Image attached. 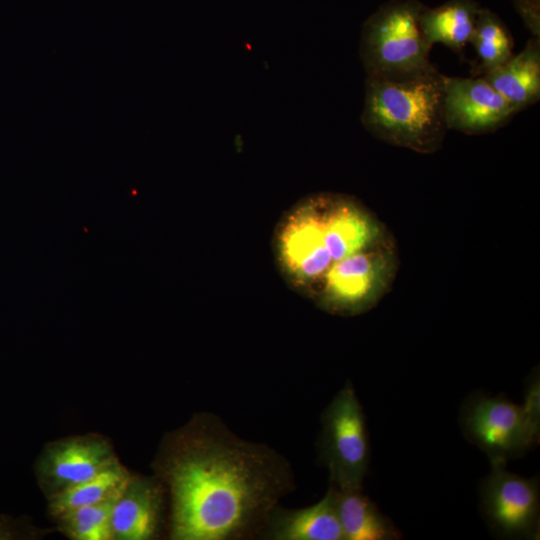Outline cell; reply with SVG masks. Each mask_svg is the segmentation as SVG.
I'll return each mask as SVG.
<instances>
[{"label":"cell","mask_w":540,"mask_h":540,"mask_svg":"<svg viewBox=\"0 0 540 540\" xmlns=\"http://www.w3.org/2000/svg\"><path fill=\"white\" fill-rule=\"evenodd\" d=\"M512 3L532 37L540 38V0H512Z\"/></svg>","instance_id":"ffe728a7"},{"label":"cell","mask_w":540,"mask_h":540,"mask_svg":"<svg viewBox=\"0 0 540 540\" xmlns=\"http://www.w3.org/2000/svg\"><path fill=\"white\" fill-rule=\"evenodd\" d=\"M470 43L473 44L478 64L472 76H481L500 66L513 55V37L503 20L493 11L480 8Z\"/></svg>","instance_id":"e0dca14e"},{"label":"cell","mask_w":540,"mask_h":540,"mask_svg":"<svg viewBox=\"0 0 540 540\" xmlns=\"http://www.w3.org/2000/svg\"><path fill=\"white\" fill-rule=\"evenodd\" d=\"M443 108L447 129L469 135L494 132L517 113L482 76L444 75Z\"/></svg>","instance_id":"9c48e42d"},{"label":"cell","mask_w":540,"mask_h":540,"mask_svg":"<svg viewBox=\"0 0 540 540\" xmlns=\"http://www.w3.org/2000/svg\"><path fill=\"white\" fill-rule=\"evenodd\" d=\"M153 469L170 499L173 540L260 538L272 510L296 487L283 455L240 438L210 412L167 433Z\"/></svg>","instance_id":"6da1fadb"},{"label":"cell","mask_w":540,"mask_h":540,"mask_svg":"<svg viewBox=\"0 0 540 540\" xmlns=\"http://www.w3.org/2000/svg\"><path fill=\"white\" fill-rule=\"evenodd\" d=\"M334 487V486H333ZM335 490V503L344 540H391L399 531L361 489Z\"/></svg>","instance_id":"9a60e30c"},{"label":"cell","mask_w":540,"mask_h":540,"mask_svg":"<svg viewBox=\"0 0 540 540\" xmlns=\"http://www.w3.org/2000/svg\"><path fill=\"white\" fill-rule=\"evenodd\" d=\"M391 236L386 224L358 198L318 192L281 215L271 249L286 285L311 301L331 270Z\"/></svg>","instance_id":"7a4b0ae2"},{"label":"cell","mask_w":540,"mask_h":540,"mask_svg":"<svg viewBox=\"0 0 540 540\" xmlns=\"http://www.w3.org/2000/svg\"><path fill=\"white\" fill-rule=\"evenodd\" d=\"M166 490L156 477L131 475L111 512L113 539L149 540L158 535Z\"/></svg>","instance_id":"8fae6325"},{"label":"cell","mask_w":540,"mask_h":540,"mask_svg":"<svg viewBox=\"0 0 540 540\" xmlns=\"http://www.w3.org/2000/svg\"><path fill=\"white\" fill-rule=\"evenodd\" d=\"M527 430L536 443L540 434V382L539 375H532L524 393V402L520 405Z\"/></svg>","instance_id":"d6986e66"},{"label":"cell","mask_w":540,"mask_h":540,"mask_svg":"<svg viewBox=\"0 0 540 540\" xmlns=\"http://www.w3.org/2000/svg\"><path fill=\"white\" fill-rule=\"evenodd\" d=\"M271 540H344L338 519L335 490L331 485L317 503L300 509L277 505L270 513L261 537Z\"/></svg>","instance_id":"7c38bea8"},{"label":"cell","mask_w":540,"mask_h":540,"mask_svg":"<svg viewBox=\"0 0 540 540\" xmlns=\"http://www.w3.org/2000/svg\"><path fill=\"white\" fill-rule=\"evenodd\" d=\"M130 476L116 461L96 476L48 497L49 512L57 518L70 510L107 500L121 491Z\"/></svg>","instance_id":"2e32d148"},{"label":"cell","mask_w":540,"mask_h":540,"mask_svg":"<svg viewBox=\"0 0 540 540\" xmlns=\"http://www.w3.org/2000/svg\"><path fill=\"white\" fill-rule=\"evenodd\" d=\"M118 461L109 441L87 435L62 439L43 451L37 475L48 497L88 480Z\"/></svg>","instance_id":"30bf717a"},{"label":"cell","mask_w":540,"mask_h":540,"mask_svg":"<svg viewBox=\"0 0 540 540\" xmlns=\"http://www.w3.org/2000/svg\"><path fill=\"white\" fill-rule=\"evenodd\" d=\"M400 266L394 235L358 252L331 270L311 302L337 316L364 314L391 290Z\"/></svg>","instance_id":"5b68a950"},{"label":"cell","mask_w":540,"mask_h":540,"mask_svg":"<svg viewBox=\"0 0 540 540\" xmlns=\"http://www.w3.org/2000/svg\"><path fill=\"white\" fill-rule=\"evenodd\" d=\"M118 494L102 502L82 506L58 516L59 528L67 537L74 540L113 539L111 512Z\"/></svg>","instance_id":"ac0fdd59"},{"label":"cell","mask_w":540,"mask_h":540,"mask_svg":"<svg viewBox=\"0 0 540 540\" xmlns=\"http://www.w3.org/2000/svg\"><path fill=\"white\" fill-rule=\"evenodd\" d=\"M319 455L329 471L332 486L339 490L362 488L370 447L365 415L350 382L322 414Z\"/></svg>","instance_id":"8992f818"},{"label":"cell","mask_w":540,"mask_h":540,"mask_svg":"<svg viewBox=\"0 0 540 540\" xmlns=\"http://www.w3.org/2000/svg\"><path fill=\"white\" fill-rule=\"evenodd\" d=\"M423 7L418 0H390L366 20L360 56L367 77L405 80L435 68L419 24Z\"/></svg>","instance_id":"277c9868"},{"label":"cell","mask_w":540,"mask_h":540,"mask_svg":"<svg viewBox=\"0 0 540 540\" xmlns=\"http://www.w3.org/2000/svg\"><path fill=\"white\" fill-rule=\"evenodd\" d=\"M482 512L489 526L500 536L536 538L539 535V485L536 478H524L492 465L480 489Z\"/></svg>","instance_id":"ba28073f"},{"label":"cell","mask_w":540,"mask_h":540,"mask_svg":"<svg viewBox=\"0 0 540 540\" xmlns=\"http://www.w3.org/2000/svg\"><path fill=\"white\" fill-rule=\"evenodd\" d=\"M480 4L475 0H449L437 7L424 5L419 24L430 47L443 44L454 53L463 56L470 43Z\"/></svg>","instance_id":"5bb4252c"},{"label":"cell","mask_w":540,"mask_h":540,"mask_svg":"<svg viewBox=\"0 0 540 540\" xmlns=\"http://www.w3.org/2000/svg\"><path fill=\"white\" fill-rule=\"evenodd\" d=\"M517 112L540 99V38L532 37L523 50L481 75Z\"/></svg>","instance_id":"4fadbf2b"},{"label":"cell","mask_w":540,"mask_h":540,"mask_svg":"<svg viewBox=\"0 0 540 540\" xmlns=\"http://www.w3.org/2000/svg\"><path fill=\"white\" fill-rule=\"evenodd\" d=\"M460 422L466 438L487 454L491 465H505L536 444L521 406L504 397L471 396L462 408Z\"/></svg>","instance_id":"52a82bcc"},{"label":"cell","mask_w":540,"mask_h":540,"mask_svg":"<svg viewBox=\"0 0 540 540\" xmlns=\"http://www.w3.org/2000/svg\"><path fill=\"white\" fill-rule=\"evenodd\" d=\"M443 95L444 75L436 68L405 80L366 77L362 124L385 143L434 153L448 131Z\"/></svg>","instance_id":"3957f363"}]
</instances>
